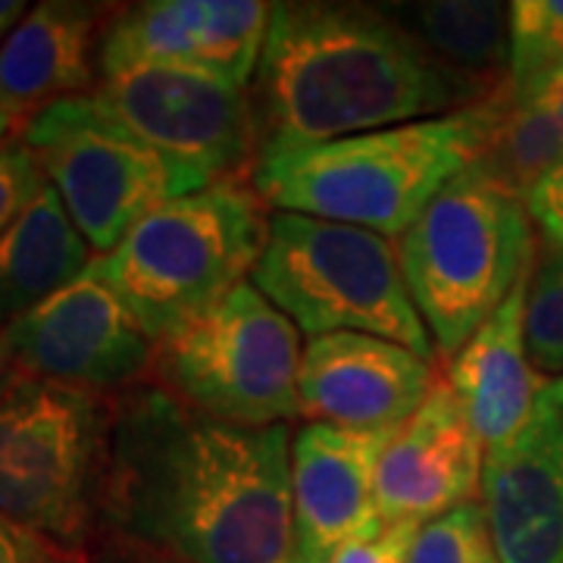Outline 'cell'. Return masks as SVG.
<instances>
[{"mask_svg": "<svg viewBox=\"0 0 563 563\" xmlns=\"http://www.w3.org/2000/svg\"><path fill=\"white\" fill-rule=\"evenodd\" d=\"M291 439L135 385L110 398L101 529L181 563H291Z\"/></svg>", "mask_w": 563, "mask_h": 563, "instance_id": "1", "label": "cell"}, {"mask_svg": "<svg viewBox=\"0 0 563 563\" xmlns=\"http://www.w3.org/2000/svg\"><path fill=\"white\" fill-rule=\"evenodd\" d=\"M251 85L261 154L432 120L504 91L444 66L388 10L310 0L273 3Z\"/></svg>", "mask_w": 563, "mask_h": 563, "instance_id": "2", "label": "cell"}, {"mask_svg": "<svg viewBox=\"0 0 563 563\" xmlns=\"http://www.w3.org/2000/svg\"><path fill=\"white\" fill-rule=\"evenodd\" d=\"M510 103L514 85L444 117L261 154L251 188L276 213L347 222L395 239L483 157Z\"/></svg>", "mask_w": 563, "mask_h": 563, "instance_id": "3", "label": "cell"}, {"mask_svg": "<svg viewBox=\"0 0 563 563\" xmlns=\"http://www.w3.org/2000/svg\"><path fill=\"white\" fill-rule=\"evenodd\" d=\"M251 181H220L161 203L91 273L135 317L154 347L251 279L269 220Z\"/></svg>", "mask_w": 563, "mask_h": 563, "instance_id": "4", "label": "cell"}, {"mask_svg": "<svg viewBox=\"0 0 563 563\" xmlns=\"http://www.w3.org/2000/svg\"><path fill=\"white\" fill-rule=\"evenodd\" d=\"M413 307L451 361L536 269V225L523 198L470 166L398 235Z\"/></svg>", "mask_w": 563, "mask_h": 563, "instance_id": "5", "label": "cell"}, {"mask_svg": "<svg viewBox=\"0 0 563 563\" xmlns=\"http://www.w3.org/2000/svg\"><path fill=\"white\" fill-rule=\"evenodd\" d=\"M251 282L307 339L363 332L435 361L395 239L347 222L273 213Z\"/></svg>", "mask_w": 563, "mask_h": 563, "instance_id": "6", "label": "cell"}, {"mask_svg": "<svg viewBox=\"0 0 563 563\" xmlns=\"http://www.w3.org/2000/svg\"><path fill=\"white\" fill-rule=\"evenodd\" d=\"M110 398L20 376L0 398V517L85 558L101 517Z\"/></svg>", "mask_w": 563, "mask_h": 563, "instance_id": "7", "label": "cell"}, {"mask_svg": "<svg viewBox=\"0 0 563 563\" xmlns=\"http://www.w3.org/2000/svg\"><path fill=\"white\" fill-rule=\"evenodd\" d=\"M301 329L247 279L154 347V376L210 420L263 429L301 417Z\"/></svg>", "mask_w": 563, "mask_h": 563, "instance_id": "8", "label": "cell"}, {"mask_svg": "<svg viewBox=\"0 0 563 563\" xmlns=\"http://www.w3.org/2000/svg\"><path fill=\"white\" fill-rule=\"evenodd\" d=\"M44 166L95 254H107L161 203L201 191L122 125L98 91L51 103L16 132Z\"/></svg>", "mask_w": 563, "mask_h": 563, "instance_id": "9", "label": "cell"}, {"mask_svg": "<svg viewBox=\"0 0 563 563\" xmlns=\"http://www.w3.org/2000/svg\"><path fill=\"white\" fill-rule=\"evenodd\" d=\"M117 120L198 188L239 181L261 141L251 88L203 69L132 66L98 85Z\"/></svg>", "mask_w": 563, "mask_h": 563, "instance_id": "10", "label": "cell"}, {"mask_svg": "<svg viewBox=\"0 0 563 563\" xmlns=\"http://www.w3.org/2000/svg\"><path fill=\"white\" fill-rule=\"evenodd\" d=\"M13 366L29 379L117 398L154 373V342L91 269L0 329Z\"/></svg>", "mask_w": 563, "mask_h": 563, "instance_id": "11", "label": "cell"}, {"mask_svg": "<svg viewBox=\"0 0 563 563\" xmlns=\"http://www.w3.org/2000/svg\"><path fill=\"white\" fill-rule=\"evenodd\" d=\"M273 3L261 0H147L110 16L101 79L132 66H181L251 88Z\"/></svg>", "mask_w": 563, "mask_h": 563, "instance_id": "12", "label": "cell"}, {"mask_svg": "<svg viewBox=\"0 0 563 563\" xmlns=\"http://www.w3.org/2000/svg\"><path fill=\"white\" fill-rule=\"evenodd\" d=\"M398 429L303 422L291 439V563H329L347 539L383 523L376 476Z\"/></svg>", "mask_w": 563, "mask_h": 563, "instance_id": "13", "label": "cell"}, {"mask_svg": "<svg viewBox=\"0 0 563 563\" xmlns=\"http://www.w3.org/2000/svg\"><path fill=\"white\" fill-rule=\"evenodd\" d=\"M501 563H563V376L517 439L485 454L483 495Z\"/></svg>", "mask_w": 563, "mask_h": 563, "instance_id": "14", "label": "cell"}, {"mask_svg": "<svg viewBox=\"0 0 563 563\" xmlns=\"http://www.w3.org/2000/svg\"><path fill=\"white\" fill-rule=\"evenodd\" d=\"M439 379L435 361L388 339L363 332L307 339L301 417L344 429H398Z\"/></svg>", "mask_w": 563, "mask_h": 563, "instance_id": "15", "label": "cell"}, {"mask_svg": "<svg viewBox=\"0 0 563 563\" xmlns=\"http://www.w3.org/2000/svg\"><path fill=\"white\" fill-rule=\"evenodd\" d=\"M485 444L444 376L413 417L398 426L376 476L385 523H429L461 504L479 501Z\"/></svg>", "mask_w": 563, "mask_h": 563, "instance_id": "16", "label": "cell"}, {"mask_svg": "<svg viewBox=\"0 0 563 563\" xmlns=\"http://www.w3.org/2000/svg\"><path fill=\"white\" fill-rule=\"evenodd\" d=\"M107 22V7L73 0H44L25 13L0 44V91L20 122L51 103L98 91Z\"/></svg>", "mask_w": 563, "mask_h": 563, "instance_id": "17", "label": "cell"}, {"mask_svg": "<svg viewBox=\"0 0 563 563\" xmlns=\"http://www.w3.org/2000/svg\"><path fill=\"white\" fill-rule=\"evenodd\" d=\"M532 273L510 291V298L479 325V332L463 344L444 369V383L461 401L485 451L501 448L520 435L542 388L551 383L532 366L526 347V301Z\"/></svg>", "mask_w": 563, "mask_h": 563, "instance_id": "18", "label": "cell"}, {"mask_svg": "<svg viewBox=\"0 0 563 563\" xmlns=\"http://www.w3.org/2000/svg\"><path fill=\"white\" fill-rule=\"evenodd\" d=\"M95 251L54 185L0 235V329L81 279Z\"/></svg>", "mask_w": 563, "mask_h": 563, "instance_id": "19", "label": "cell"}, {"mask_svg": "<svg viewBox=\"0 0 563 563\" xmlns=\"http://www.w3.org/2000/svg\"><path fill=\"white\" fill-rule=\"evenodd\" d=\"M391 10H398L391 16L444 66L492 88L514 85L510 7L498 0H429Z\"/></svg>", "mask_w": 563, "mask_h": 563, "instance_id": "20", "label": "cell"}, {"mask_svg": "<svg viewBox=\"0 0 563 563\" xmlns=\"http://www.w3.org/2000/svg\"><path fill=\"white\" fill-rule=\"evenodd\" d=\"M563 163V129L532 103L517 101L507 107L504 122L479 161L473 163L483 176L507 188L517 198L529 191Z\"/></svg>", "mask_w": 563, "mask_h": 563, "instance_id": "21", "label": "cell"}, {"mask_svg": "<svg viewBox=\"0 0 563 563\" xmlns=\"http://www.w3.org/2000/svg\"><path fill=\"white\" fill-rule=\"evenodd\" d=\"M407 563H498L483 501H470L420 526Z\"/></svg>", "mask_w": 563, "mask_h": 563, "instance_id": "22", "label": "cell"}, {"mask_svg": "<svg viewBox=\"0 0 563 563\" xmlns=\"http://www.w3.org/2000/svg\"><path fill=\"white\" fill-rule=\"evenodd\" d=\"M563 60V0L510 3V81L520 88Z\"/></svg>", "mask_w": 563, "mask_h": 563, "instance_id": "23", "label": "cell"}, {"mask_svg": "<svg viewBox=\"0 0 563 563\" xmlns=\"http://www.w3.org/2000/svg\"><path fill=\"white\" fill-rule=\"evenodd\" d=\"M526 347L544 379L563 376V266L551 254L532 273L526 301Z\"/></svg>", "mask_w": 563, "mask_h": 563, "instance_id": "24", "label": "cell"}, {"mask_svg": "<svg viewBox=\"0 0 563 563\" xmlns=\"http://www.w3.org/2000/svg\"><path fill=\"white\" fill-rule=\"evenodd\" d=\"M47 185L44 166L20 135L0 141V235L38 201Z\"/></svg>", "mask_w": 563, "mask_h": 563, "instance_id": "25", "label": "cell"}, {"mask_svg": "<svg viewBox=\"0 0 563 563\" xmlns=\"http://www.w3.org/2000/svg\"><path fill=\"white\" fill-rule=\"evenodd\" d=\"M420 523H376L329 558V563H407Z\"/></svg>", "mask_w": 563, "mask_h": 563, "instance_id": "26", "label": "cell"}, {"mask_svg": "<svg viewBox=\"0 0 563 563\" xmlns=\"http://www.w3.org/2000/svg\"><path fill=\"white\" fill-rule=\"evenodd\" d=\"M532 225L548 247H563V163L554 166L526 198Z\"/></svg>", "mask_w": 563, "mask_h": 563, "instance_id": "27", "label": "cell"}, {"mask_svg": "<svg viewBox=\"0 0 563 563\" xmlns=\"http://www.w3.org/2000/svg\"><path fill=\"white\" fill-rule=\"evenodd\" d=\"M85 563H181L169 554H163L157 548H147V544L132 542L125 536H117V532H107L101 529L95 536V542L85 554Z\"/></svg>", "mask_w": 563, "mask_h": 563, "instance_id": "28", "label": "cell"}, {"mask_svg": "<svg viewBox=\"0 0 563 563\" xmlns=\"http://www.w3.org/2000/svg\"><path fill=\"white\" fill-rule=\"evenodd\" d=\"M57 554L41 536L0 517V563H57Z\"/></svg>", "mask_w": 563, "mask_h": 563, "instance_id": "29", "label": "cell"}, {"mask_svg": "<svg viewBox=\"0 0 563 563\" xmlns=\"http://www.w3.org/2000/svg\"><path fill=\"white\" fill-rule=\"evenodd\" d=\"M514 95H517V101L532 103L536 110L548 113L563 129V60L551 69H544L542 76L514 88Z\"/></svg>", "mask_w": 563, "mask_h": 563, "instance_id": "30", "label": "cell"}, {"mask_svg": "<svg viewBox=\"0 0 563 563\" xmlns=\"http://www.w3.org/2000/svg\"><path fill=\"white\" fill-rule=\"evenodd\" d=\"M25 20V3L22 0H0V44L10 38V32Z\"/></svg>", "mask_w": 563, "mask_h": 563, "instance_id": "31", "label": "cell"}, {"mask_svg": "<svg viewBox=\"0 0 563 563\" xmlns=\"http://www.w3.org/2000/svg\"><path fill=\"white\" fill-rule=\"evenodd\" d=\"M20 376L22 373L13 366L10 354H7V347H3V342H0V398L13 388V383H16Z\"/></svg>", "mask_w": 563, "mask_h": 563, "instance_id": "32", "label": "cell"}, {"mask_svg": "<svg viewBox=\"0 0 563 563\" xmlns=\"http://www.w3.org/2000/svg\"><path fill=\"white\" fill-rule=\"evenodd\" d=\"M20 117L13 113V107L7 103V98H3V91H0V141H7L10 135H16L20 132Z\"/></svg>", "mask_w": 563, "mask_h": 563, "instance_id": "33", "label": "cell"}, {"mask_svg": "<svg viewBox=\"0 0 563 563\" xmlns=\"http://www.w3.org/2000/svg\"><path fill=\"white\" fill-rule=\"evenodd\" d=\"M57 563H85V558H73V554H57Z\"/></svg>", "mask_w": 563, "mask_h": 563, "instance_id": "34", "label": "cell"}, {"mask_svg": "<svg viewBox=\"0 0 563 563\" xmlns=\"http://www.w3.org/2000/svg\"><path fill=\"white\" fill-rule=\"evenodd\" d=\"M548 254H551V257H554V261L563 266V247H548Z\"/></svg>", "mask_w": 563, "mask_h": 563, "instance_id": "35", "label": "cell"}, {"mask_svg": "<svg viewBox=\"0 0 563 563\" xmlns=\"http://www.w3.org/2000/svg\"><path fill=\"white\" fill-rule=\"evenodd\" d=\"M498 563H501V561H498Z\"/></svg>", "mask_w": 563, "mask_h": 563, "instance_id": "36", "label": "cell"}]
</instances>
